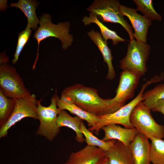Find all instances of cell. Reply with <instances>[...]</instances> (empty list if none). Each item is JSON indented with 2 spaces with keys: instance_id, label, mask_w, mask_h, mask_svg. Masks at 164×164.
<instances>
[{
  "instance_id": "cell-5",
  "label": "cell",
  "mask_w": 164,
  "mask_h": 164,
  "mask_svg": "<svg viewBox=\"0 0 164 164\" xmlns=\"http://www.w3.org/2000/svg\"><path fill=\"white\" fill-rule=\"evenodd\" d=\"M56 91L51 100L50 104L47 107L43 106L41 103L42 99L38 101L37 112L39 125L36 134L43 137L49 141H53L60 132L56 120L60 110L56 105L58 97Z\"/></svg>"
},
{
  "instance_id": "cell-4",
  "label": "cell",
  "mask_w": 164,
  "mask_h": 164,
  "mask_svg": "<svg viewBox=\"0 0 164 164\" xmlns=\"http://www.w3.org/2000/svg\"><path fill=\"white\" fill-rule=\"evenodd\" d=\"M151 109L143 102L138 103L133 110L130 118L133 127L150 140L164 137V126L157 123L152 117Z\"/></svg>"
},
{
  "instance_id": "cell-10",
  "label": "cell",
  "mask_w": 164,
  "mask_h": 164,
  "mask_svg": "<svg viewBox=\"0 0 164 164\" xmlns=\"http://www.w3.org/2000/svg\"><path fill=\"white\" fill-rule=\"evenodd\" d=\"M38 101L34 94L29 98L16 99L15 107L6 123L0 128V138L6 137L9 130L17 123L27 117L38 119L37 112Z\"/></svg>"
},
{
  "instance_id": "cell-22",
  "label": "cell",
  "mask_w": 164,
  "mask_h": 164,
  "mask_svg": "<svg viewBox=\"0 0 164 164\" xmlns=\"http://www.w3.org/2000/svg\"><path fill=\"white\" fill-rule=\"evenodd\" d=\"M16 99L5 96L0 90V128L7 121L14 110Z\"/></svg>"
},
{
  "instance_id": "cell-9",
  "label": "cell",
  "mask_w": 164,
  "mask_h": 164,
  "mask_svg": "<svg viewBox=\"0 0 164 164\" xmlns=\"http://www.w3.org/2000/svg\"><path fill=\"white\" fill-rule=\"evenodd\" d=\"M140 77L129 71H123L121 73L116 95L109 102L111 113L118 110L125 105L127 101L133 97Z\"/></svg>"
},
{
  "instance_id": "cell-13",
  "label": "cell",
  "mask_w": 164,
  "mask_h": 164,
  "mask_svg": "<svg viewBox=\"0 0 164 164\" xmlns=\"http://www.w3.org/2000/svg\"><path fill=\"white\" fill-rule=\"evenodd\" d=\"M149 139L145 136L138 132L130 143L128 147L134 164H151V143Z\"/></svg>"
},
{
  "instance_id": "cell-26",
  "label": "cell",
  "mask_w": 164,
  "mask_h": 164,
  "mask_svg": "<svg viewBox=\"0 0 164 164\" xmlns=\"http://www.w3.org/2000/svg\"><path fill=\"white\" fill-rule=\"evenodd\" d=\"M31 32V27L27 24L25 29L19 33L16 50L14 59L12 61V64H15L17 63L20 53L29 39Z\"/></svg>"
},
{
  "instance_id": "cell-21",
  "label": "cell",
  "mask_w": 164,
  "mask_h": 164,
  "mask_svg": "<svg viewBox=\"0 0 164 164\" xmlns=\"http://www.w3.org/2000/svg\"><path fill=\"white\" fill-rule=\"evenodd\" d=\"M80 129L85 137L87 145L97 147L105 152L113 145L116 141L115 140H111L105 141L100 139L87 128L83 121L81 123Z\"/></svg>"
},
{
  "instance_id": "cell-16",
  "label": "cell",
  "mask_w": 164,
  "mask_h": 164,
  "mask_svg": "<svg viewBox=\"0 0 164 164\" xmlns=\"http://www.w3.org/2000/svg\"><path fill=\"white\" fill-rule=\"evenodd\" d=\"M91 39L97 46L102 55L104 61L106 63L108 68V73L106 78L112 80L116 76L115 70L113 66V56L111 50L109 48L107 42L104 41L100 34L98 32L92 29L87 33Z\"/></svg>"
},
{
  "instance_id": "cell-17",
  "label": "cell",
  "mask_w": 164,
  "mask_h": 164,
  "mask_svg": "<svg viewBox=\"0 0 164 164\" xmlns=\"http://www.w3.org/2000/svg\"><path fill=\"white\" fill-rule=\"evenodd\" d=\"M82 121V120L76 116H71L65 110H60L57 116L56 123L60 128L66 127L73 130L76 134V141L79 143H83L85 141V139L84 138V135L80 129Z\"/></svg>"
},
{
  "instance_id": "cell-1",
  "label": "cell",
  "mask_w": 164,
  "mask_h": 164,
  "mask_svg": "<svg viewBox=\"0 0 164 164\" xmlns=\"http://www.w3.org/2000/svg\"><path fill=\"white\" fill-rule=\"evenodd\" d=\"M99 95L93 88L76 84L65 88L60 99L68 104H73L82 109L98 117L110 113L109 102Z\"/></svg>"
},
{
  "instance_id": "cell-24",
  "label": "cell",
  "mask_w": 164,
  "mask_h": 164,
  "mask_svg": "<svg viewBox=\"0 0 164 164\" xmlns=\"http://www.w3.org/2000/svg\"><path fill=\"white\" fill-rule=\"evenodd\" d=\"M137 6V9L141 12L143 15L152 20L161 21V16L155 10L152 0H133Z\"/></svg>"
},
{
  "instance_id": "cell-8",
  "label": "cell",
  "mask_w": 164,
  "mask_h": 164,
  "mask_svg": "<svg viewBox=\"0 0 164 164\" xmlns=\"http://www.w3.org/2000/svg\"><path fill=\"white\" fill-rule=\"evenodd\" d=\"M0 90L7 97L15 99L29 98L32 95L15 68L6 63L0 67Z\"/></svg>"
},
{
  "instance_id": "cell-28",
  "label": "cell",
  "mask_w": 164,
  "mask_h": 164,
  "mask_svg": "<svg viewBox=\"0 0 164 164\" xmlns=\"http://www.w3.org/2000/svg\"><path fill=\"white\" fill-rule=\"evenodd\" d=\"M98 164H109L108 160L106 157L102 161Z\"/></svg>"
},
{
  "instance_id": "cell-20",
  "label": "cell",
  "mask_w": 164,
  "mask_h": 164,
  "mask_svg": "<svg viewBox=\"0 0 164 164\" xmlns=\"http://www.w3.org/2000/svg\"><path fill=\"white\" fill-rule=\"evenodd\" d=\"M85 26H87L91 23L96 24L99 28L103 39L107 42L108 39H111L113 45H116L119 42H125L126 40L119 36L114 31L111 30L102 23L95 15L90 13L89 16H85L82 19Z\"/></svg>"
},
{
  "instance_id": "cell-11",
  "label": "cell",
  "mask_w": 164,
  "mask_h": 164,
  "mask_svg": "<svg viewBox=\"0 0 164 164\" xmlns=\"http://www.w3.org/2000/svg\"><path fill=\"white\" fill-rule=\"evenodd\" d=\"M119 9L121 13L129 20L133 28L134 37L136 40L146 43L147 35L152 21L137 12V9L120 4Z\"/></svg>"
},
{
  "instance_id": "cell-15",
  "label": "cell",
  "mask_w": 164,
  "mask_h": 164,
  "mask_svg": "<svg viewBox=\"0 0 164 164\" xmlns=\"http://www.w3.org/2000/svg\"><path fill=\"white\" fill-rule=\"evenodd\" d=\"M105 156L109 164H134L129 147L118 140L105 152Z\"/></svg>"
},
{
  "instance_id": "cell-7",
  "label": "cell",
  "mask_w": 164,
  "mask_h": 164,
  "mask_svg": "<svg viewBox=\"0 0 164 164\" xmlns=\"http://www.w3.org/2000/svg\"><path fill=\"white\" fill-rule=\"evenodd\" d=\"M119 1L117 0H96L87 10L97 17L102 22H111L121 25L128 32L130 41L134 39L131 26L120 12Z\"/></svg>"
},
{
  "instance_id": "cell-3",
  "label": "cell",
  "mask_w": 164,
  "mask_h": 164,
  "mask_svg": "<svg viewBox=\"0 0 164 164\" xmlns=\"http://www.w3.org/2000/svg\"><path fill=\"white\" fill-rule=\"evenodd\" d=\"M156 82V80L154 77L147 81L142 85L140 92L134 99L116 111L99 116V120L97 124L88 129L97 134L103 127L109 125L120 124L126 128H133L130 120L131 114L137 104L143 101V94L147 87Z\"/></svg>"
},
{
  "instance_id": "cell-14",
  "label": "cell",
  "mask_w": 164,
  "mask_h": 164,
  "mask_svg": "<svg viewBox=\"0 0 164 164\" xmlns=\"http://www.w3.org/2000/svg\"><path fill=\"white\" fill-rule=\"evenodd\" d=\"M101 129L104 132L102 140L106 141L115 140L119 141L127 146H129L138 132L134 128H123L116 124L105 126Z\"/></svg>"
},
{
  "instance_id": "cell-2",
  "label": "cell",
  "mask_w": 164,
  "mask_h": 164,
  "mask_svg": "<svg viewBox=\"0 0 164 164\" xmlns=\"http://www.w3.org/2000/svg\"><path fill=\"white\" fill-rule=\"evenodd\" d=\"M39 26L35 32L33 38L37 42V51L36 58L33 66L35 68L38 59L39 45L43 40L50 37H54L59 39L62 43L63 49L66 50L70 46L73 41L72 35L70 34V24L65 22L55 24L52 22L51 17L48 14H43L39 17Z\"/></svg>"
},
{
  "instance_id": "cell-27",
  "label": "cell",
  "mask_w": 164,
  "mask_h": 164,
  "mask_svg": "<svg viewBox=\"0 0 164 164\" xmlns=\"http://www.w3.org/2000/svg\"><path fill=\"white\" fill-rule=\"evenodd\" d=\"M151 110L153 112H159L164 115V99L157 101L151 108Z\"/></svg>"
},
{
  "instance_id": "cell-23",
  "label": "cell",
  "mask_w": 164,
  "mask_h": 164,
  "mask_svg": "<svg viewBox=\"0 0 164 164\" xmlns=\"http://www.w3.org/2000/svg\"><path fill=\"white\" fill-rule=\"evenodd\" d=\"M150 159L152 164H164V140L151 139Z\"/></svg>"
},
{
  "instance_id": "cell-12",
  "label": "cell",
  "mask_w": 164,
  "mask_h": 164,
  "mask_svg": "<svg viewBox=\"0 0 164 164\" xmlns=\"http://www.w3.org/2000/svg\"><path fill=\"white\" fill-rule=\"evenodd\" d=\"M106 157L105 152L96 146L86 145L70 154L63 164H98Z\"/></svg>"
},
{
  "instance_id": "cell-6",
  "label": "cell",
  "mask_w": 164,
  "mask_h": 164,
  "mask_svg": "<svg viewBox=\"0 0 164 164\" xmlns=\"http://www.w3.org/2000/svg\"><path fill=\"white\" fill-rule=\"evenodd\" d=\"M150 46L134 39L128 45L125 56L120 61L123 71H129L141 77L147 71L146 63L149 55Z\"/></svg>"
},
{
  "instance_id": "cell-19",
  "label": "cell",
  "mask_w": 164,
  "mask_h": 164,
  "mask_svg": "<svg viewBox=\"0 0 164 164\" xmlns=\"http://www.w3.org/2000/svg\"><path fill=\"white\" fill-rule=\"evenodd\" d=\"M56 105L60 110L68 111L82 120L86 121L90 127L95 126L99 120V117L82 109L73 104L64 103L58 97L56 100Z\"/></svg>"
},
{
  "instance_id": "cell-25",
  "label": "cell",
  "mask_w": 164,
  "mask_h": 164,
  "mask_svg": "<svg viewBox=\"0 0 164 164\" xmlns=\"http://www.w3.org/2000/svg\"><path fill=\"white\" fill-rule=\"evenodd\" d=\"M144 103L151 109L158 101L164 99V84H159L143 94Z\"/></svg>"
},
{
  "instance_id": "cell-18",
  "label": "cell",
  "mask_w": 164,
  "mask_h": 164,
  "mask_svg": "<svg viewBox=\"0 0 164 164\" xmlns=\"http://www.w3.org/2000/svg\"><path fill=\"white\" fill-rule=\"evenodd\" d=\"M39 3L31 0H19L17 3H11V7H15L21 10L26 17L28 23L33 30L38 28L39 20L37 17L36 9Z\"/></svg>"
}]
</instances>
